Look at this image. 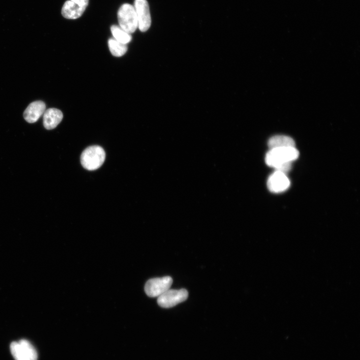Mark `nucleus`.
<instances>
[{"label":"nucleus","mask_w":360,"mask_h":360,"mask_svg":"<svg viewBox=\"0 0 360 360\" xmlns=\"http://www.w3.org/2000/svg\"><path fill=\"white\" fill-rule=\"evenodd\" d=\"M299 152L296 147H282L270 148L265 157L266 164L286 174L292 168V162L296 160Z\"/></svg>","instance_id":"nucleus-1"},{"label":"nucleus","mask_w":360,"mask_h":360,"mask_svg":"<svg viewBox=\"0 0 360 360\" xmlns=\"http://www.w3.org/2000/svg\"><path fill=\"white\" fill-rule=\"evenodd\" d=\"M105 158V152L101 146H92L82 152L80 156V162L85 169L94 170L102 166Z\"/></svg>","instance_id":"nucleus-2"},{"label":"nucleus","mask_w":360,"mask_h":360,"mask_svg":"<svg viewBox=\"0 0 360 360\" xmlns=\"http://www.w3.org/2000/svg\"><path fill=\"white\" fill-rule=\"evenodd\" d=\"M118 18L120 26L130 34L134 32L138 27L135 9L130 4H124L120 8Z\"/></svg>","instance_id":"nucleus-3"},{"label":"nucleus","mask_w":360,"mask_h":360,"mask_svg":"<svg viewBox=\"0 0 360 360\" xmlns=\"http://www.w3.org/2000/svg\"><path fill=\"white\" fill-rule=\"evenodd\" d=\"M10 350L15 360H37L36 350L26 340L12 342L10 345Z\"/></svg>","instance_id":"nucleus-4"},{"label":"nucleus","mask_w":360,"mask_h":360,"mask_svg":"<svg viewBox=\"0 0 360 360\" xmlns=\"http://www.w3.org/2000/svg\"><path fill=\"white\" fill-rule=\"evenodd\" d=\"M172 279L170 276L156 278L148 280L144 286L146 294L150 297H158L170 289Z\"/></svg>","instance_id":"nucleus-5"},{"label":"nucleus","mask_w":360,"mask_h":360,"mask_svg":"<svg viewBox=\"0 0 360 360\" xmlns=\"http://www.w3.org/2000/svg\"><path fill=\"white\" fill-rule=\"evenodd\" d=\"M188 297V292L186 289H169L158 297L157 302L162 308H170L185 301Z\"/></svg>","instance_id":"nucleus-6"},{"label":"nucleus","mask_w":360,"mask_h":360,"mask_svg":"<svg viewBox=\"0 0 360 360\" xmlns=\"http://www.w3.org/2000/svg\"><path fill=\"white\" fill-rule=\"evenodd\" d=\"M134 8L136 14L138 27L142 32L146 31L151 24L149 6L146 0H135Z\"/></svg>","instance_id":"nucleus-7"},{"label":"nucleus","mask_w":360,"mask_h":360,"mask_svg":"<svg viewBox=\"0 0 360 360\" xmlns=\"http://www.w3.org/2000/svg\"><path fill=\"white\" fill-rule=\"evenodd\" d=\"M290 181L286 174L275 170L268 178L267 186L272 192L280 193L286 191L290 186Z\"/></svg>","instance_id":"nucleus-8"},{"label":"nucleus","mask_w":360,"mask_h":360,"mask_svg":"<svg viewBox=\"0 0 360 360\" xmlns=\"http://www.w3.org/2000/svg\"><path fill=\"white\" fill-rule=\"evenodd\" d=\"M46 104L42 101L37 100L30 103L24 112V118L29 123L36 122L44 114Z\"/></svg>","instance_id":"nucleus-9"},{"label":"nucleus","mask_w":360,"mask_h":360,"mask_svg":"<svg viewBox=\"0 0 360 360\" xmlns=\"http://www.w3.org/2000/svg\"><path fill=\"white\" fill-rule=\"evenodd\" d=\"M62 112L56 108H50L44 111L43 116V124L47 130L54 128L62 121Z\"/></svg>","instance_id":"nucleus-10"},{"label":"nucleus","mask_w":360,"mask_h":360,"mask_svg":"<svg viewBox=\"0 0 360 360\" xmlns=\"http://www.w3.org/2000/svg\"><path fill=\"white\" fill-rule=\"evenodd\" d=\"M86 8L77 2L68 0L63 5L62 14L66 18L76 19L82 14Z\"/></svg>","instance_id":"nucleus-11"},{"label":"nucleus","mask_w":360,"mask_h":360,"mask_svg":"<svg viewBox=\"0 0 360 360\" xmlns=\"http://www.w3.org/2000/svg\"><path fill=\"white\" fill-rule=\"evenodd\" d=\"M268 146L270 149L282 147H295V142L290 136L276 135L269 139Z\"/></svg>","instance_id":"nucleus-12"},{"label":"nucleus","mask_w":360,"mask_h":360,"mask_svg":"<svg viewBox=\"0 0 360 360\" xmlns=\"http://www.w3.org/2000/svg\"><path fill=\"white\" fill-rule=\"evenodd\" d=\"M108 45L111 54L115 56H121L124 55L128 50L126 44L119 42L114 38L108 40Z\"/></svg>","instance_id":"nucleus-13"},{"label":"nucleus","mask_w":360,"mask_h":360,"mask_svg":"<svg viewBox=\"0 0 360 360\" xmlns=\"http://www.w3.org/2000/svg\"><path fill=\"white\" fill-rule=\"evenodd\" d=\"M110 30L114 38L119 42L126 44L130 42L132 40L130 34L124 31L120 26L112 25L110 28Z\"/></svg>","instance_id":"nucleus-14"},{"label":"nucleus","mask_w":360,"mask_h":360,"mask_svg":"<svg viewBox=\"0 0 360 360\" xmlns=\"http://www.w3.org/2000/svg\"><path fill=\"white\" fill-rule=\"evenodd\" d=\"M78 3L83 7L86 8L88 5V0H70Z\"/></svg>","instance_id":"nucleus-15"}]
</instances>
